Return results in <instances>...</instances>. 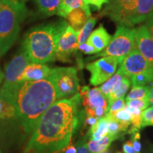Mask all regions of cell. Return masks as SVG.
<instances>
[{
	"instance_id": "c3c4849f",
	"label": "cell",
	"mask_w": 153,
	"mask_h": 153,
	"mask_svg": "<svg viewBox=\"0 0 153 153\" xmlns=\"http://www.w3.org/2000/svg\"><path fill=\"white\" fill-rule=\"evenodd\" d=\"M152 150H153V148H152Z\"/></svg>"
},
{
	"instance_id": "5b68a950",
	"label": "cell",
	"mask_w": 153,
	"mask_h": 153,
	"mask_svg": "<svg viewBox=\"0 0 153 153\" xmlns=\"http://www.w3.org/2000/svg\"><path fill=\"white\" fill-rule=\"evenodd\" d=\"M30 63V59L22 48L6 66L3 85L0 88V97L9 104L13 105L15 91L21 83V76Z\"/></svg>"
},
{
	"instance_id": "836d02e7",
	"label": "cell",
	"mask_w": 153,
	"mask_h": 153,
	"mask_svg": "<svg viewBox=\"0 0 153 153\" xmlns=\"http://www.w3.org/2000/svg\"><path fill=\"white\" fill-rule=\"evenodd\" d=\"M78 50H79V51H82V53H85V54H88V55L98 53L97 50H96L92 45H89L87 41L78 45Z\"/></svg>"
},
{
	"instance_id": "7bdbcfd3",
	"label": "cell",
	"mask_w": 153,
	"mask_h": 153,
	"mask_svg": "<svg viewBox=\"0 0 153 153\" xmlns=\"http://www.w3.org/2000/svg\"><path fill=\"white\" fill-rule=\"evenodd\" d=\"M100 153H111V152L108 150H105V151H103V152H101Z\"/></svg>"
},
{
	"instance_id": "603a6c76",
	"label": "cell",
	"mask_w": 153,
	"mask_h": 153,
	"mask_svg": "<svg viewBox=\"0 0 153 153\" xmlns=\"http://www.w3.org/2000/svg\"><path fill=\"white\" fill-rule=\"evenodd\" d=\"M131 85V82L130 78L124 76V77L123 78V79H122L121 82L119 84V85L116 87V89L114 91V92L111 94L109 97L107 99L108 106V104H110L112 101L116 100V99L124 98V97H125L126 92L128 90Z\"/></svg>"
},
{
	"instance_id": "7402d4cb",
	"label": "cell",
	"mask_w": 153,
	"mask_h": 153,
	"mask_svg": "<svg viewBox=\"0 0 153 153\" xmlns=\"http://www.w3.org/2000/svg\"><path fill=\"white\" fill-rule=\"evenodd\" d=\"M38 10L45 16L57 14L61 0H36Z\"/></svg>"
},
{
	"instance_id": "d6a6232c",
	"label": "cell",
	"mask_w": 153,
	"mask_h": 153,
	"mask_svg": "<svg viewBox=\"0 0 153 153\" xmlns=\"http://www.w3.org/2000/svg\"><path fill=\"white\" fill-rule=\"evenodd\" d=\"M131 141L133 143V148L135 153H140L141 150V143H140V135L139 131H135L131 133Z\"/></svg>"
},
{
	"instance_id": "74e56055",
	"label": "cell",
	"mask_w": 153,
	"mask_h": 153,
	"mask_svg": "<svg viewBox=\"0 0 153 153\" xmlns=\"http://www.w3.org/2000/svg\"><path fill=\"white\" fill-rule=\"evenodd\" d=\"M123 150L124 153H135L131 140H128L124 143L123 145Z\"/></svg>"
},
{
	"instance_id": "30bf717a",
	"label": "cell",
	"mask_w": 153,
	"mask_h": 153,
	"mask_svg": "<svg viewBox=\"0 0 153 153\" xmlns=\"http://www.w3.org/2000/svg\"><path fill=\"white\" fill-rule=\"evenodd\" d=\"M78 31L68 25L61 33L57 43L55 59L66 62L72 53L78 50Z\"/></svg>"
},
{
	"instance_id": "8992f818",
	"label": "cell",
	"mask_w": 153,
	"mask_h": 153,
	"mask_svg": "<svg viewBox=\"0 0 153 153\" xmlns=\"http://www.w3.org/2000/svg\"><path fill=\"white\" fill-rule=\"evenodd\" d=\"M135 29L123 25H118L116 33L109 44L101 53L96 57H114L119 61V65L123 59L135 48Z\"/></svg>"
},
{
	"instance_id": "9c48e42d",
	"label": "cell",
	"mask_w": 153,
	"mask_h": 153,
	"mask_svg": "<svg viewBox=\"0 0 153 153\" xmlns=\"http://www.w3.org/2000/svg\"><path fill=\"white\" fill-rule=\"evenodd\" d=\"M119 64L117 58L114 57H102L99 60L87 65L86 68L91 74L90 84L93 86L102 85L112 76Z\"/></svg>"
},
{
	"instance_id": "484cf974",
	"label": "cell",
	"mask_w": 153,
	"mask_h": 153,
	"mask_svg": "<svg viewBox=\"0 0 153 153\" xmlns=\"http://www.w3.org/2000/svg\"><path fill=\"white\" fill-rule=\"evenodd\" d=\"M107 118V127H108V134L107 135H111V136L120 137V133L122 131H127L128 127L124 126L118 120H115L112 116L106 114L105 116Z\"/></svg>"
},
{
	"instance_id": "277c9868",
	"label": "cell",
	"mask_w": 153,
	"mask_h": 153,
	"mask_svg": "<svg viewBox=\"0 0 153 153\" xmlns=\"http://www.w3.org/2000/svg\"><path fill=\"white\" fill-rule=\"evenodd\" d=\"M28 10L19 0H0V57L14 45Z\"/></svg>"
},
{
	"instance_id": "44dd1931",
	"label": "cell",
	"mask_w": 153,
	"mask_h": 153,
	"mask_svg": "<svg viewBox=\"0 0 153 153\" xmlns=\"http://www.w3.org/2000/svg\"><path fill=\"white\" fill-rule=\"evenodd\" d=\"M123 77V74H122L120 72L118 71L116 74L111 76L108 80L104 82L102 85L99 87V89H100L101 93L104 95V97H106V100L111 94L114 92L116 87L119 85Z\"/></svg>"
},
{
	"instance_id": "ac0fdd59",
	"label": "cell",
	"mask_w": 153,
	"mask_h": 153,
	"mask_svg": "<svg viewBox=\"0 0 153 153\" xmlns=\"http://www.w3.org/2000/svg\"><path fill=\"white\" fill-rule=\"evenodd\" d=\"M77 8L83 9L88 14H91L89 7L85 4L83 0H61L60 8L57 11V14L65 18L70 11Z\"/></svg>"
},
{
	"instance_id": "ab89813d",
	"label": "cell",
	"mask_w": 153,
	"mask_h": 153,
	"mask_svg": "<svg viewBox=\"0 0 153 153\" xmlns=\"http://www.w3.org/2000/svg\"><path fill=\"white\" fill-rule=\"evenodd\" d=\"M98 120H99V118L92 117V116H87V118H86V120H85V123L86 125L92 126L93 125H94V124L97 123Z\"/></svg>"
},
{
	"instance_id": "4dcf8cb0",
	"label": "cell",
	"mask_w": 153,
	"mask_h": 153,
	"mask_svg": "<svg viewBox=\"0 0 153 153\" xmlns=\"http://www.w3.org/2000/svg\"><path fill=\"white\" fill-rule=\"evenodd\" d=\"M126 106L125 99L120 98L116 99L114 101H112L110 104H108V109L106 114H114L118 111L123 109Z\"/></svg>"
},
{
	"instance_id": "e575fe53",
	"label": "cell",
	"mask_w": 153,
	"mask_h": 153,
	"mask_svg": "<svg viewBox=\"0 0 153 153\" xmlns=\"http://www.w3.org/2000/svg\"><path fill=\"white\" fill-rule=\"evenodd\" d=\"M84 3L85 5L89 6H93L97 8L98 10L101 9L102 6L105 4H108L109 1L108 0H83Z\"/></svg>"
},
{
	"instance_id": "9a60e30c",
	"label": "cell",
	"mask_w": 153,
	"mask_h": 153,
	"mask_svg": "<svg viewBox=\"0 0 153 153\" xmlns=\"http://www.w3.org/2000/svg\"><path fill=\"white\" fill-rule=\"evenodd\" d=\"M111 36L107 32L103 26H99L97 29L91 33L87 42L89 45H92L97 50V52L104 51L109 44Z\"/></svg>"
},
{
	"instance_id": "d6986e66",
	"label": "cell",
	"mask_w": 153,
	"mask_h": 153,
	"mask_svg": "<svg viewBox=\"0 0 153 153\" xmlns=\"http://www.w3.org/2000/svg\"><path fill=\"white\" fill-rule=\"evenodd\" d=\"M118 137H119L106 135L101 139L92 140L87 143L88 148L91 153H100L103 151L108 150V148L113 141L118 139Z\"/></svg>"
},
{
	"instance_id": "2e32d148",
	"label": "cell",
	"mask_w": 153,
	"mask_h": 153,
	"mask_svg": "<svg viewBox=\"0 0 153 153\" xmlns=\"http://www.w3.org/2000/svg\"><path fill=\"white\" fill-rule=\"evenodd\" d=\"M90 16L91 14H88L83 9L77 8L70 11L65 18L68 19L70 26L76 31H79Z\"/></svg>"
},
{
	"instance_id": "bcb514c9",
	"label": "cell",
	"mask_w": 153,
	"mask_h": 153,
	"mask_svg": "<svg viewBox=\"0 0 153 153\" xmlns=\"http://www.w3.org/2000/svg\"><path fill=\"white\" fill-rule=\"evenodd\" d=\"M0 153H1V150H0Z\"/></svg>"
},
{
	"instance_id": "ba28073f",
	"label": "cell",
	"mask_w": 153,
	"mask_h": 153,
	"mask_svg": "<svg viewBox=\"0 0 153 153\" xmlns=\"http://www.w3.org/2000/svg\"><path fill=\"white\" fill-rule=\"evenodd\" d=\"M137 0H112L101 11L119 25L132 27L135 26L134 18Z\"/></svg>"
},
{
	"instance_id": "ee69618b",
	"label": "cell",
	"mask_w": 153,
	"mask_h": 153,
	"mask_svg": "<svg viewBox=\"0 0 153 153\" xmlns=\"http://www.w3.org/2000/svg\"><path fill=\"white\" fill-rule=\"evenodd\" d=\"M19 1H22V2H24V1H28V0H19Z\"/></svg>"
},
{
	"instance_id": "e0dca14e",
	"label": "cell",
	"mask_w": 153,
	"mask_h": 153,
	"mask_svg": "<svg viewBox=\"0 0 153 153\" xmlns=\"http://www.w3.org/2000/svg\"><path fill=\"white\" fill-rule=\"evenodd\" d=\"M153 11V0H137L135 11L134 24L145 22L148 15Z\"/></svg>"
},
{
	"instance_id": "6da1fadb",
	"label": "cell",
	"mask_w": 153,
	"mask_h": 153,
	"mask_svg": "<svg viewBox=\"0 0 153 153\" xmlns=\"http://www.w3.org/2000/svg\"><path fill=\"white\" fill-rule=\"evenodd\" d=\"M80 100L77 93L55 101L38 122L24 153H58L66 148L78 125Z\"/></svg>"
},
{
	"instance_id": "7c38bea8",
	"label": "cell",
	"mask_w": 153,
	"mask_h": 153,
	"mask_svg": "<svg viewBox=\"0 0 153 153\" xmlns=\"http://www.w3.org/2000/svg\"><path fill=\"white\" fill-rule=\"evenodd\" d=\"M135 48L153 65V38L145 25H141L135 33Z\"/></svg>"
},
{
	"instance_id": "83f0119b",
	"label": "cell",
	"mask_w": 153,
	"mask_h": 153,
	"mask_svg": "<svg viewBox=\"0 0 153 153\" xmlns=\"http://www.w3.org/2000/svg\"><path fill=\"white\" fill-rule=\"evenodd\" d=\"M15 118L14 105L9 104L0 97V119H10Z\"/></svg>"
},
{
	"instance_id": "4fadbf2b",
	"label": "cell",
	"mask_w": 153,
	"mask_h": 153,
	"mask_svg": "<svg viewBox=\"0 0 153 153\" xmlns=\"http://www.w3.org/2000/svg\"><path fill=\"white\" fill-rule=\"evenodd\" d=\"M79 95L83 99V105L86 108H94L97 107H102L104 109H108V101L106 97L101 93L98 87L89 89V87L85 86L79 88Z\"/></svg>"
},
{
	"instance_id": "7a4b0ae2",
	"label": "cell",
	"mask_w": 153,
	"mask_h": 153,
	"mask_svg": "<svg viewBox=\"0 0 153 153\" xmlns=\"http://www.w3.org/2000/svg\"><path fill=\"white\" fill-rule=\"evenodd\" d=\"M59 100L54 83L50 77L39 81H26L15 91L13 105L15 118L26 133H31L42 116Z\"/></svg>"
},
{
	"instance_id": "3957f363",
	"label": "cell",
	"mask_w": 153,
	"mask_h": 153,
	"mask_svg": "<svg viewBox=\"0 0 153 153\" xmlns=\"http://www.w3.org/2000/svg\"><path fill=\"white\" fill-rule=\"evenodd\" d=\"M68 25L65 21H60L36 26L26 33L22 48L30 62L45 64L55 60L57 41Z\"/></svg>"
},
{
	"instance_id": "8fae6325",
	"label": "cell",
	"mask_w": 153,
	"mask_h": 153,
	"mask_svg": "<svg viewBox=\"0 0 153 153\" xmlns=\"http://www.w3.org/2000/svg\"><path fill=\"white\" fill-rule=\"evenodd\" d=\"M151 70H153V65L135 48L120 62L118 71L130 78L135 74Z\"/></svg>"
},
{
	"instance_id": "52a82bcc",
	"label": "cell",
	"mask_w": 153,
	"mask_h": 153,
	"mask_svg": "<svg viewBox=\"0 0 153 153\" xmlns=\"http://www.w3.org/2000/svg\"><path fill=\"white\" fill-rule=\"evenodd\" d=\"M50 77L54 83L59 99L72 97L79 93V84L77 72L74 68L52 69Z\"/></svg>"
},
{
	"instance_id": "5bb4252c",
	"label": "cell",
	"mask_w": 153,
	"mask_h": 153,
	"mask_svg": "<svg viewBox=\"0 0 153 153\" xmlns=\"http://www.w3.org/2000/svg\"><path fill=\"white\" fill-rule=\"evenodd\" d=\"M52 72V69L42 63L31 62L26 66L21 76L20 81H39L48 77Z\"/></svg>"
},
{
	"instance_id": "f546056e",
	"label": "cell",
	"mask_w": 153,
	"mask_h": 153,
	"mask_svg": "<svg viewBox=\"0 0 153 153\" xmlns=\"http://www.w3.org/2000/svg\"><path fill=\"white\" fill-rule=\"evenodd\" d=\"M153 126V107L150 106L141 113V128Z\"/></svg>"
},
{
	"instance_id": "d590c367",
	"label": "cell",
	"mask_w": 153,
	"mask_h": 153,
	"mask_svg": "<svg viewBox=\"0 0 153 153\" xmlns=\"http://www.w3.org/2000/svg\"><path fill=\"white\" fill-rule=\"evenodd\" d=\"M145 26L148 28L149 33L153 38V11L148 15V16L145 19Z\"/></svg>"
},
{
	"instance_id": "7dc6e473",
	"label": "cell",
	"mask_w": 153,
	"mask_h": 153,
	"mask_svg": "<svg viewBox=\"0 0 153 153\" xmlns=\"http://www.w3.org/2000/svg\"><path fill=\"white\" fill-rule=\"evenodd\" d=\"M117 153H122V152H117Z\"/></svg>"
},
{
	"instance_id": "60d3db41",
	"label": "cell",
	"mask_w": 153,
	"mask_h": 153,
	"mask_svg": "<svg viewBox=\"0 0 153 153\" xmlns=\"http://www.w3.org/2000/svg\"><path fill=\"white\" fill-rule=\"evenodd\" d=\"M150 87V96H149V102L150 106L153 107V81L151 82V85L149 86Z\"/></svg>"
},
{
	"instance_id": "b9f144b4",
	"label": "cell",
	"mask_w": 153,
	"mask_h": 153,
	"mask_svg": "<svg viewBox=\"0 0 153 153\" xmlns=\"http://www.w3.org/2000/svg\"><path fill=\"white\" fill-rule=\"evenodd\" d=\"M4 77V74L3 73L2 70H1V68H0V86H1V82H2V81H3Z\"/></svg>"
},
{
	"instance_id": "4316f807",
	"label": "cell",
	"mask_w": 153,
	"mask_h": 153,
	"mask_svg": "<svg viewBox=\"0 0 153 153\" xmlns=\"http://www.w3.org/2000/svg\"><path fill=\"white\" fill-rule=\"evenodd\" d=\"M96 23H97V19L95 18H90L88 19L87 23L84 25V26L78 31V45L85 43L87 41V38H89L91 32H92L93 28H94Z\"/></svg>"
},
{
	"instance_id": "f6af8a7d",
	"label": "cell",
	"mask_w": 153,
	"mask_h": 153,
	"mask_svg": "<svg viewBox=\"0 0 153 153\" xmlns=\"http://www.w3.org/2000/svg\"><path fill=\"white\" fill-rule=\"evenodd\" d=\"M108 1H112V0H108Z\"/></svg>"
},
{
	"instance_id": "f1b7e54d",
	"label": "cell",
	"mask_w": 153,
	"mask_h": 153,
	"mask_svg": "<svg viewBox=\"0 0 153 153\" xmlns=\"http://www.w3.org/2000/svg\"><path fill=\"white\" fill-rule=\"evenodd\" d=\"M109 116H112L115 120H118V122L123 124L126 127L128 128L129 125H131V114L128 110L125 107L123 109L118 111L114 114H108Z\"/></svg>"
},
{
	"instance_id": "1f68e13d",
	"label": "cell",
	"mask_w": 153,
	"mask_h": 153,
	"mask_svg": "<svg viewBox=\"0 0 153 153\" xmlns=\"http://www.w3.org/2000/svg\"><path fill=\"white\" fill-rule=\"evenodd\" d=\"M126 105L131 108H135L140 111H144L150 106V102L146 99H135V100H130L126 102Z\"/></svg>"
},
{
	"instance_id": "f35d334b",
	"label": "cell",
	"mask_w": 153,
	"mask_h": 153,
	"mask_svg": "<svg viewBox=\"0 0 153 153\" xmlns=\"http://www.w3.org/2000/svg\"><path fill=\"white\" fill-rule=\"evenodd\" d=\"M60 152H62L63 153H76V148L74 146V145L69 144L66 148L62 149V150L60 151Z\"/></svg>"
},
{
	"instance_id": "d4e9b609",
	"label": "cell",
	"mask_w": 153,
	"mask_h": 153,
	"mask_svg": "<svg viewBox=\"0 0 153 153\" xmlns=\"http://www.w3.org/2000/svg\"><path fill=\"white\" fill-rule=\"evenodd\" d=\"M133 87L145 86L153 81V70L142 72L130 77Z\"/></svg>"
},
{
	"instance_id": "cb8c5ba5",
	"label": "cell",
	"mask_w": 153,
	"mask_h": 153,
	"mask_svg": "<svg viewBox=\"0 0 153 153\" xmlns=\"http://www.w3.org/2000/svg\"><path fill=\"white\" fill-rule=\"evenodd\" d=\"M150 87L149 86L133 87L128 94L126 97V101L135 100V99H146L149 101Z\"/></svg>"
},
{
	"instance_id": "8d00e7d4",
	"label": "cell",
	"mask_w": 153,
	"mask_h": 153,
	"mask_svg": "<svg viewBox=\"0 0 153 153\" xmlns=\"http://www.w3.org/2000/svg\"><path fill=\"white\" fill-rule=\"evenodd\" d=\"M76 153H91L90 150L88 148L87 144L85 142L84 140H82L78 143L77 146H76Z\"/></svg>"
},
{
	"instance_id": "ffe728a7",
	"label": "cell",
	"mask_w": 153,
	"mask_h": 153,
	"mask_svg": "<svg viewBox=\"0 0 153 153\" xmlns=\"http://www.w3.org/2000/svg\"><path fill=\"white\" fill-rule=\"evenodd\" d=\"M107 118L106 116L99 119L97 123L91 126L88 132V136L90 140H99L108 134V127H107Z\"/></svg>"
}]
</instances>
